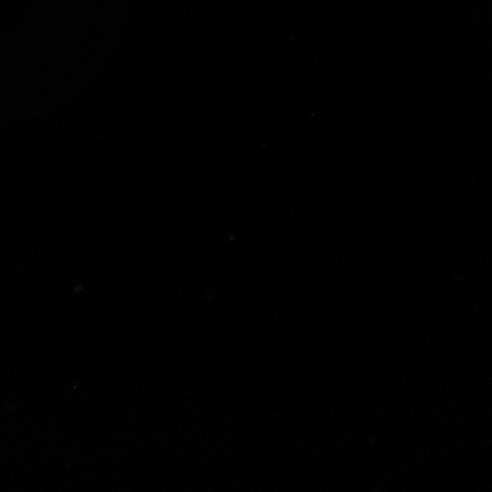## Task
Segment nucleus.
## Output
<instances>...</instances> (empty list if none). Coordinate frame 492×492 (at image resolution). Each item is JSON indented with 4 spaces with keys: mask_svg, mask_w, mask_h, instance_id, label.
<instances>
[]
</instances>
